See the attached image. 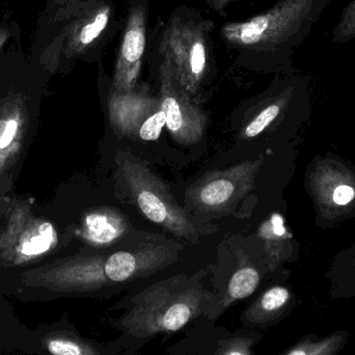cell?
<instances>
[{
	"label": "cell",
	"instance_id": "cell-1",
	"mask_svg": "<svg viewBox=\"0 0 355 355\" xmlns=\"http://www.w3.org/2000/svg\"><path fill=\"white\" fill-rule=\"evenodd\" d=\"M204 272L171 275L124 296L110 308L120 312L107 324L120 336L110 343L121 355H139L154 340L181 333L206 314L216 291L202 283Z\"/></svg>",
	"mask_w": 355,
	"mask_h": 355
},
{
	"label": "cell",
	"instance_id": "cell-2",
	"mask_svg": "<svg viewBox=\"0 0 355 355\" xmlns=\"http://www.w3.org/2000/svg\"><path fill=\"white\" fill-rule=\"evenodd\" d=\"M329 1L279 0L252 18L225 23L219 37L242 64L288 71L294 52L306 42Z\"/></svg>",
	"mask_w": 355,
	"mask_h": 355
},
{
	"label": "cell",
	"instance_id": "cell-3",
	"mask_svg": "<svg viewBox=\"0 0 355 355\" xmlns=\"http://www.w3.org/2000/svg\"><path fill=\"white\" fill-rule=\"evenodd\" d=\"M120 27L114 0H69L40 15L31 50L53 66L60 60H96Z\"/></svg>",
	"mask_w": 355,
	"mask_h": 355
},
{
	"label": "cell",
	"instance_id": "cell-4",
	"mask_svg": "<svg viewBox=\"0 0 355 355\" xmlns=\"http://www.w3.org/2000/svg\"><path fill=\"white\" fill-rule=\"evenodd\" d=\"M178 257V248L145 243L71 261L55 270L52 281L62 291L108 298L162 272L177 262Z\"/></svg>",
	"mask_w": 355,
	"mask_h": 355
},
{
	"label": "cell",
	"instance_id": "cell-5",
	"mask_svg": "<svg viewBox=\"0 0 355 355\" xmlns=\"http://www.w3.org/2000/svg\"><path fill=\"white\" fill-rule=\"evenodd\" d=\"M215 23L190 6H177L158 37L160 58L170 64L186 93L194 99L214 62L211 37Z\"/></svg>",
	"mask_w": 355,
	"mask_h": 355
},
{
	"label": "cell",
	"instance_id": "cell-6",
	"mask_svg": "<svg viewBox=\"0 0 355 355\" xmlns=\"http://www.w3.org/2000/svg\"><path fill=\"white\" fill-rule=\"evenodd\" d=\"M116 160L129 193L143 214L173 235L196 243L198 229L162 180L141 160L129 154H119Z\"/></svg>",
	"mask_w": 355,
	"mask_h": 355
},
{
	"label": "cell",
	"instance_id": "cell-7",
	"mask_svg": "<svg viewBox=\"0 0 355 355\" xmlns=\"http://www.w3.org/2000/svg\"><path fill=\"white\" fill-rule=\"evenodd\" d=\"M166 355H256L254 348L264 335L256 329L231 331L202 317L194 321Z\"/></svg>",
	"mask_w": 355,
	"mask_h": 355
},
{
	"label": "cell",
	"instance_id": "cell-8",
	"mask_svg": "<svg viewBox=\"0 0 355 355\" xmlns=\"http://www.w3.org/2000/svg\"><path fill=\"white\" fill-rule=\"evenodd\" d=\"M149 0H128L110 91L126 93L139 85L148 43Z\"/></svg>",
	"mask_w": 355,
	"mask_h": 355
},
{
	"label": "cell",
	"instance_id": "cell-9",
	"mask_svg": "<svg viewBox=\"0 0 355 355\" xmlns=\"http://www.w3.org/2000/svg\"><path fill=\"white\" fill-rule=\"evenodd\" d=\"M158 77L160 107L166 114L168 131L177 143L194 145L204 135L206 116L180 85L170 64L162 58H160Z\"/></svg>",
	"mask_w": 355,
	"mask_h": 355
},
{
	"label": "cell",
	"instance_id": "cell-10",
	"mask_svg": "<svg viewBox=\"0 0 355 355\" xmlns=\"http://www.w3.org/2000/svg\"><path fill=\"white\" fill-rule=\"evenodd\" d=\"M257 166V162H245L207 175L190 190L192 204L200 210L225 211L252 187Z\"/></svg>",
	"mask_w": 355,
	"mask_h": 355
},
{
	"label": "cell",
	"instance_id": "cell-11",
	"mask_svg": "<svg viewBox=\"0 0 355 355\" xmlns=\"http://www.w3.org/2000/svg\"><path fill=\"white\" fill-rule=\"evenodd\" d=\"M160 108V99L150 93L147 85H137L126 93L110 91L108 99L110 123L122 137L139 135L145 121Z\"/></svg>",
	"mask_w": 355,
	"mask_h": 355
},
{
	"label": "cell",
	"instance_id": "cell-12",
	"mask_svg": "<svg viewBox=\"0 0 355 355\" xmlns=\"http://www.w3.org/2000/svg\"><path fill=\"white\" fill-rule=\"evenodd\" d=\"M297 302V297L289 286L277 284L264 290L242 311L240 323L246 329L265 331L289 317Z\"/></svg>",
	"mask_w": 355,
	"mask_h": 355
},
{
	"label": "cell",
	"instance_id": "cell-13",
	"mask_svg": "<svg viewBox=\"0 0 355 355\" xmlns=\"http://www.w3.org/2000/svg\"><path fill=\"white\" fill-rule=\"evenodd\" d=\"M262 279V272L254 265L240 264L232 273L225 287L217 290L205 318L217 322L234 304L250 297L260 287Z\"/></svg>",
	"mask_w": 355,
	"mask_h": 355
},
{
	"label": "cell",
	"instance_id": "cell-14",
	"mask_svg": "<svg viewBox=\"0 0 355 355\" xmlns=\"http://www.w3.org/2000/svg\"><path fill=\"white\" fill-rule=\"evenodd\" d=\"M128 229V220L120 211L100 208L85 216L83 236L94 245L108 246L124 237Z\"/></svg>",
	"mask_w": 355,
	"mask_h": 355
},
{
	"label": "cell",
	"instance_id": "cell-15",
	"mask_svg": "<svg viewBox=\"0 0 355 355\" xmlns=\"http://www.w3.org/2000/svg\"><path fill=\"white\" fill-rule=\"evenodd\" d=\"M329 297L333 302L355 297V243L340 252L325 272Z\"/></svg>",
	"mask_w": 355,
	"mask_h": 355
},
{
	"label": "cell",
	"instance_id": "cell-16",
	"mask_svg": "<svg viewBox=\"0 0 355 355\" xmlns=\"http://www.w3.org/2000/svg\"><path fill=\"white\" fill-rule=\"evenodd\" d=\"M45 347L52 355H121L110 341L85 339L74 329H64L46 338Z\"/></svg>",
	"mask_w": 355,
	"mask_h": 355
},
{
	"label": "cell",
	"instance_id": "cell-17",
	"mask_svg": "<svg viewBox=\"0 0 355 355\" xmlns=\"http://www.w3.org/2000/svg\"><path fill=\"white\" fill-rule=\"evenodd\" d=\"M349 331H337L325 337L308 334L282 355H338L349 342Z\"/></svg>",
	"mask_w": 355,
	"mask_h": 355
},
{
	"label": "cell",
	"instance_id": "cell-18",
	"mask_svg": "<svg viewBox=\"0 0 355 355\" xmlns=\"http://www.w3.org/2000/svg\"><path fill=\"white\" fill-rule=\"evenodd\" d=\"M346 171H339L338 178L331 179L319 180L316 184L317 202L324 204L327 207L333 206L335 209L345 208L354 204L355 200V187L354 184L345 178Z\"/></svg>",
	"mask_w": 355,
	"mask_h": 355
},
{
	"label": "cell",
	"instance_id": "cell-19",
	"mask_svg": "<svg viewBox=\"0 0 355 355\" xmlns=\"http://www.w3.org/2000/svg\"><path fill=\"white\" fill-rule=\"evenodd\" d=\"M259 235L264 243L267 268L273 272L288 258L286 248H284L286 233L283 225L279 223V216L273 215L270 219L263 223L259 227Z\"/></svg>",
	"mask_w": 355,
	"mask_h": 355
},
{
	"label": "cell",
	"instance_id": "cell-20",
	"mask_svg": "<svg viewBox=\"0 0 355 355\" xmlns=\"http://www.w3.org/2000/svg\"><path fill=\"white\" fill-rule=\"evenodd\" d=\"M355 39V0H350L333 31L331 42L344 44Z\"/></svg>",
	"mask_w": 355,
	"mask_h": 355
},
{
	"label": "cell",
	"instance_id": "cell-21",
	"mask_svg": "<svg viewBox=\"0 0 355 355\" xmlns=\"http://www.w3.org/2000/svg\"><path fill=\"white\" fill-rule=\"evenodd\" d=\"M54 240L53 227L49 223H44L40 227L39 233L29 238L22 244L21 252L25 256H37L47 252Z\"/></svg>",
	"mask_w": 355,
	"mask_h": 355
},
{
	"label": "cell",
	"instance_id": "cell-22",
	"mask_svg": "<svg viewBox=\"0 0 355 355\" xmlns=\"http://www.w3.org/2000/svg\"><path fill=\"white\" fill-rule=\"evenodd\" d=\"M22 44L21 27L17 21L3 18L0 21V58Z\"/></svg>",
	"mask_w": 355,
	"mask_h": 355
},
{
	"label": "cell",
	"instance_id": "cell-23",
	"mask_svg": "<svg viewBox=\"0 0 355 355\" xmlns=\"http://www.w3.org/2000/svg\"><path fill=\"white\" fill-rule=\"evenodd\" d=\"M166 126V118L162 108L144 123L139 131V137L143 141H153L159 139L162 129Z\"/></svg>",
	"mask_w": 355,
	"mask_h": 355
},
{
	"label": "cell",
	"instance_id": "cell-24",
	"mask_svg": "<svg viewBox=\"0 0 355 355\" xmlns=\"http://www.w3.org/2000/svg\"><path fill=\"white\" fill-rule=\"evenodd\" d=\"M18 130V123L10 120L8 122L0 121V149H6L12 143Z\"/></svg>",
	"mask_w": 355,
	"mask_h": 355
},
{
	"label": "cell",
	"instance_id": "cell-25",
	"mask_svg": "<svg viewBox=\"0 0 355 355\" xmlns=\"http://www.w3.org/2000/svg\"><path fill=\"white\" fill-rule=\"evenodd\" d=\"M234 1H237V0H207V3H208L209 8L213 12L223 14L225 8Z\"/></svg>",
	"mask_w": 355,
	"mask_h": 355
},
{
	"label": "cell",
	"instance_id": "cell-26",
	"mask_svg": "<svg viewBox=\"0 0 355 355\" xmlns=\"http://www.w3.org/2000/svg\"><path fill=\"white\" fill-rule=\"evenodd\" d=\"M69 0H46L45 8L41 15H48L53 10H58L60 6H64Z\"/></svg>",
	"mask_w": 355,
	"mask_h": 355
}]
</instances>
